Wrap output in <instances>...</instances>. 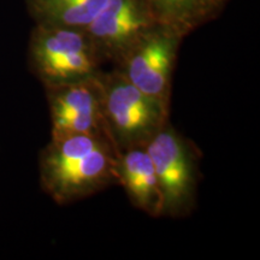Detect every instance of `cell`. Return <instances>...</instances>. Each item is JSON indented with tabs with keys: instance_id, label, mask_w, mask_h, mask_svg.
I'll list each match as a JSON object with an SVG mask.
<instances>
[{
	"instance_id": "cell-1",
	"label": "cell",
	"mask_w": 260,
	"mask_h": 260,
	"mask_svg": "<svg viewBox=\"0 0 260 260\" xmlns=\"http://www.w3.org/2000/svg\"><path fill=\"white\" fill-rule=\"evenodd\" d=\"M118 152L102 135H70L51 139L41 149V189L65 206L118 186Z\"/></svg>"
},
{
	"instance_id": "cell-2",
	"label": "cell",
	"mask_w": 260,
	"mask_h": 260,
	"mask_svg": "<svg viewBox=\"0 0 260 260\" xmlns=\"http://www.w3.org/2000/svg\"><path fill=\"white\" fill-rule=\"evenodd\" d=\"M107 138L116 151L146 146L169 123L170 106L141 92L116 70L98 76Z\"/></svg>"
},
{
	"instance_id": "cell-3",
	"label": "cell",
	"mask_w": 260,
	"mask_h": 260,
	"mask_svg": "<svg viewBox=\"0 0 260 260\" xmlns=\"http://www.w3.org/2000/svg\"><path fill=\"white\" fill-rule=\"evenodd\" d=\"M28 64L44 88L94 79L103 71L84 29L54 25L35 24Z\"/></svg>"
},
{
	"instance_id": "cell-4",
	"label": "cell",
	"mask_w": 260,
	"mask_h": 260,
	"mask_svg": "<svg viewBox=\"0 0 260 260\" xmlns=\"http://www.w3.org/2000/svg\"><path fill=\"white\" fill-rule=\"evenodd\" d=\"M153 161L162 198L161 217L184 218L197 207L200 182V151L171 123L146 145Z\"/></svg>"
},
{
	"instance_id": "cell-5",
	"label": "cell",
	"mask_w": 260,
	"mask_h": 260,
	"mask_svg": "<svg viewBox=\"0 0 260 260\" xmlns=\"http://www.w3.org/2000/svg\"><path fill=\"white\" fill-rule=\"evenodd\" d=\"M182 40L178 32L158 23L113 68L141 92L170 106L172 75Z\"/></svg>"
},
{
	"instance_id": "cell-6",
	"label": "cell",
	"mask_w": 260,
	"mask_h": 260,
	"mask_svg": "<svg viewBox=\"0 0 260 260\" xmlns=\"http://www.w3.org/2000/svg\"><path fill=\"white\" fill-rule=\"evenodd\" d=\"M155 24L146 0H107L84 31L102 64L115 65Z\"/></svg>"
},
{
	"instance_id": "cell-7",
	"label": "cell",
	"mask_w": 260,
	"mask_h": 260,
	"mask_svg": "<svg viewBox=\"0 0 260 260\" xmlns=\"http://www.w3.org/2000/svg\"><path fill=\"white\" fill-rule=\"evenodd\" d=\"M98 76L45 88L50 110L51 139L79 134L107 138Z\"/></svg>"
},
{
	"instance_id": "cell-8",
	"label": "cell",
	"mask_w": 260,
	"mask_h": 260,
	"mask_svg": "<svg viewBox=\"0 0 260 260\" xmlns=\"http://www.w3.org/2000/svg\"><path fill=\"white\" fill-rule=\"evenodd\" d=\"M118 186L135 209L152 217L160 218L162 198L153 161L146 146H136L118 153L117 161Z\"/></svg>"
},
{
	"instance_id": "cell-9",
	"label": "cell",
	"mask_w": 260,
	"mask_h": 260,
	"mask_svg": "<svg viewBox=\"0 0 260 260\" xmlns=\"http://www.w3.org/2000/svg\"><path fill=\"white\" fill-rule=\"evenodd\" d=\"M158 23L171 28L182 37L212 21L228 0H146Z\"/></svg>"
},
{
	"instance_id": "cell-10",
	"label": "cell",
	"mask_w": 260,
	"mask_h": 260,
	"mask_svg": "<svg viewBox=\"0 0 260 260\" xmlns=\"http://www.w3.org/2000/svg\"><path fill=\"white\" fill-rule=\"evenodd\" d=\"M107 0H25L35 23L84 29L95 18Z\"/></svg>"
}]
</instances>
